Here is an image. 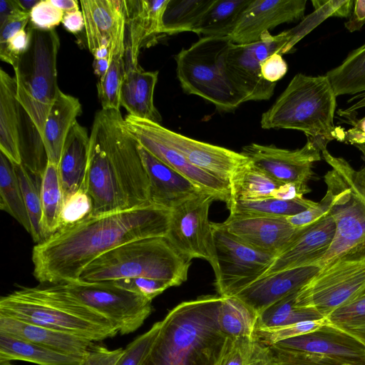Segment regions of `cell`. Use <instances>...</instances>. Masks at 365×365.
<instances>
[{
  "label": "cell",
  "instance_id": "1",
  "mask_svg": "<svg viewBox=\"0 0 365 365\" xmlns=\"http://www.w3.org/2000/svg\"><path fill=\"white\" fill-rule=\"evenodd\" d=\"M171 211L150 205L90 215L34 247V276L44 285L78 282L83 269L106 252L134 240L166 236Z\"/></svg>",
  "mask_w": 365,
  "mask_h": 365
},
{
  "label": "cell",
  "instance_id": "2",
  "mask_svg": "<svg viewBox=\"0 0 365 365\" xmlns=\"http://www.w3.org/2000/svg\"><path fill=\"white\" fill-rule=\"evenodd\" d=\"M123 119L120 110L103 109L93 119L84 184L92 215L153 205L138 144Z\"/></svg>",
  "mask_w": 365,
  "mask_h": 365
},
{
  "label": "cell",
  "instance_id": "3",
  "mask_svg": "<svg viewBox=\"0 0 365 365\" xmlns=\"http://www.w3.org/2000/svg\"><path fill=\"white\" fill-rule=\"evenodd\" d=\"M222 301L201 296L172 309L140 365H220L234 341L220 327Z\"/></svg>",
  "mask_w": 365,
  "mask_h": 365
},
{
  "label": "cell",
  "instance_id": "4",
  "mask_svg": "<svg viewBox=\"0 0 365 365\" xmlns=\"http://www.w3.org/2000/svg\"><path fill=\"white\" fill-rule=\"evenodd\" d=\"M0 317L44 327L97 342L118 334L106 318L59 284L22 287L1 297Z\"/></svg>",
  "mask_w": 365,
  "mask_h": 365
},
{
  "label": "cell",
  "instance_id": "5",
  "mask_svg": "<svg viewBox=\"0 0 365 365\" xmlns=\"http://www.w3.org/2000/svg\"><path fill=\"white\" fill-rule=\"evenodd\" d=\"M336 96L327 76L296 74L261 118L264 129H293L309 138L344 142L346 131L334 124Z\"/></svg>",
  "mask_w": 365,
  "mask_h": 365
},
{
  "label": "cell",
  "instance_id": "6",
  "mask_svg": "<svg viewBox=\"0 0 365 365\" xmlns=\"http://www.w3.org/2000/svg\"><path fill=\"white\" fill-rule=\"evenodd\" d=\"M191 260L181 255L167 237L134 240L102 255L81 274L82 283L112 282L133 277L165 280L173 287L187 279Z\"/></svg>",
  "mask_w": 365,
  "mask_h": 365
},
{
  "label": "cell",
  "instance_id": "7",
  "mask_svg": "<svg viewBox=\"0 0 365 365\" xmlns=\"http://www.w3.org/2000/svg\"><path fill=\"white\" fill-rule=\"evenodd\" d=\"M321 153L332 168L324 181L333 195L329 214L336 225L328 251L315 264L323 267L341 258L365 257V167L356 170L327 148Z\"/></svg>",
  "mask_w": 365,
  "mask_h": 365
},
{
  "label": "cell",
  "instance_id": "8",
  "mask_svg": "<svg viewBox=\"0 0 365 365\" xmlns=\"http://www.w3.org/2000/svg\"><path fill=\"white\" fill-rule=\"evenodd\" d=\"M31 28L27 51L13 67L16 99L41 140L49 110L60 90L57 82V55L60 41L55 29Z\"/></svg>",
  "mask_w": 365,
  "mask_h": 365
},
{
  "label": "cell",
  "instance_id": "9",
  "mask_svg": "<svg viewBox=\"0 0 365 365\" xmlns=\"http://www.w3.org/2000/svg\"><path fill=\"white\" fill-rule=\"evenodd\" d=\"M230 37H201L175 56L176 73L187 94L196 95L220 112H232L245 103L230 81L225 58Z\"/></svg>",
  "mask_w": 365,
  "mask_h": 365
},
{
  "label": "cell",
  "instance_id": "10",
  "mask_svg": "<svg viewBox=\"0 0 365 365\" xmlns=\"http://www.w3.org/2000/svg\"><path fill=\"white\" fill-rule=\"evenodd\" d=\"M294 29L272 36L262 34L257 42L240 45L232 43L225 58L227 76L244 102L269 99L276 83L266 81L261 76L260 65L270 55L288 53L298 42Z\"/></svg>",
  "mask_w": 365,
  "mask_h": 365
},
{
  "label": "cell",
  "instance_id": "11",
  "mask_svg": "<svg viewBox=\"0 0 365 365\" xmlns=\"http://www.w3.org/2000/svg\"><path fill=\"white\" fill-rule=\"evenodd\" d=\"M212 230L217 264L215 287L221 297L235 296L262 277L276 258L240 240L223 222H212Z\"/></svg>",
  "mask_w": 365,
  "mask_h": 365
},
{
  "label": "cell",
  "instance_id": "12",
  "mask_svg": "<svg viewBox=\"0 0 365 365\" xmlns=\"http://www.w3.org/2000/svg\"><path fill=\"white\" fill-rule=\"evenodd\" d=\"M365 287V257L341 258L326 266L297 292L295 306L327 317Z\"/></svg>",
  "mask_w": 365,
  "mask_h": 365
},
{
  "label": "cell",
  "instance_id": "13",
  "mask_svg": "<svg viewBox=\"0 0 365 365\" xmlns=\"http://www.w3.org/2000/svg\"><path fill=\"white\" fill-rule=\"evenodd\" d=\"M123 125L128 132L139 133L158 140L179 153L193 165L227 182L249 161L241 153L192 139L148 120L127 115Z\"/></svg>",
  "mask_w": 365,
  "mask_h": 365
},
{
  "label": "cell",
  "instance_id": "14",
  "mask_svg": "<svg viewBox=\"0 0 365 365\" xmlns=\"http://www.w3.org/2000/svg\"><path fill=\"white\" fill-rule=\"evenodd\" d=\"M58 284L69 294L109 320L120 335L134 332L152 312L151 300L110 282Z\"/></svg>",
  "mask_w": 365,
  "mask_h": 365
},
{
  "label": "cell",
  "instance_id": "15",
  "mask_svg": "<svg viewBox=\"0 0 365 365\" xmlns=\"http://www.w3.org/2000/svg\"><path fill=\"white\" fill-rule=\"evenodd\" d=\"M214 200L212 195L204 192L174 207L165 236L184 257L204 259L213 271L217 264L209 210Z\"/></svg>",
  "mask_w": 365,
  "mask_h": 365
},
{
  "label": "cell",
  "instance_id": "16",
  "mask_svg": "<svg viewBox=\"0 0 365 365\" xmlns=\"http://www.w3.org/2000/svg\"><path fill=\"white\" fill-rule=\"evenodd\" d=\"M321 150L316 141L307 137L306 144L294 150L251 143L241 153L257 168L277 182L307 185L314 175L312 168L321 160Z\"/></svg>",
  "mask_w": 365,
  "mask_h": 365
},
{
  "label": "cell",
  "instance_id": "17",
  "mask_svg": "<svg viewBox=\"0 0 365 365\" xmlns=\"http://www.w3.org/2000/svg\"><path fill=\"white\" fill-rule=\"evenodd\" d=\"M87 47L93 54L110 51V59L124 57L125 49V0H81Z\"/></svg>",
  "mask_w": 365,
  "mask_h": 365
},
{
  "label": "cell",
  "instance_id": "18",
  "mask_svg": "<svg viewBox=\"0 0 365 365\" xmlns=\"http://www.w3.org/2000/svg\"><path fill=\"white\" fill-rule=\"evenodd\" d=\"M306 0H252L229 36L232 43L257 42L278 25L304 19Z\"/></svg>",
  "mask_w": 365,
  "mask_h": 365
},
{
  "label": "cell",
  "instance_id": "19",
  "mask_svg": "<svg viewBox=\"0 0 365 365\" xmlns=\"http://www.w3.org/2000/svg\"><path fill=\"white\" fill-rule=\"evenodd\" d=\"M271 346L341 361L365 364V344L329 323L316 331Z\"/></svg>",
  "mask_w": 365,
  "mask_h": 365
},
{
  "label": "cell",
  "instance_id": "20",
  "mask_svg": "<svg viewBox=\"0 0 365 365\" xmlns=\"http://www.w3.org/2000/svg\"><path fill=\"white\" fill-rule=\"evenodd\" d=\"M227 230L255 250L277 257L301 228L286 217L230 216L223 222Z\"/></svg>",
  "mask_w": 365,
  "mask_h": 365
},
{
  "label": "cell",
  "instance_id": "21",
  "mask_svg": "<svg viewBox=\"0 0 365 365\" xmlns=\"http://www.w3.org/2000/svg\"><path fill=\"white\" fill-rule=\"evenodd\" d=\"M169 0H125V70L138 64L141 48L158 35L164 34L163 16Z\"/></svg>",
  "mask_w": 365,
  "mask_h": 365
},
{
  "label": "cell",
  "instance_id": "22",
  "mask_svg": "<svg viewBox=\"0 0 365 365\" xmlns=\"http://www.w3.org/2000/svg\"><path fill=\"white\" fill-rule=\"evenodd\" d=\"M335 231V222L330 214L310 225L302 227L293 240L276 257L263 276L284 269L316 264L328 251Z\"/></svg>",
  "mask_w": 365,
  "mask_h": 365
},
{
  "label": "cell",
  "instance_id": "23",
  "mask_svg": "<svg viewBox=\"0 0 365 365\" xmlns=\"http://www.w3.org/2000/svg\"><path fill=\"white\" fill-rule=\"evenodd\" d=\"M320 269L312 264L272 273L261 277L233 297L242 301L258 315L272 304L297 292Z\"/></svg>",
  "mask_w": 365,
  "mask_h": 365
},
{
  "label": "cell",
  "instance_id": "24",
  "mask_svg": "<svg viewBox=\"0 0 365 365\" xmlns=\"http://www.w3.org/2000/svg\"><path fill=\"white\" fill-rule=\"evenodd\" d=\"M138 150L148 176L153 205L173 210L205 192L140 145Z\"/></svg>",
  "mask_w": 365,
  "mask_h": 365
},
{
  "label": "cell",
  "instance_id": "25",
  "mask_svg": "<svg viewBox=\"0 0 365 365\" xmlns=\"http://www.w3.org/2000/svg\"><path fill=\"white\" fill-rule=\"evenodd\" d=\"M230 201L265 198L292 200L309 192L307 185L276 181L250 160L242 165L229 181Z\"/></svg>",
  "mask_w": 365,
  "mask_h": 365
},
{
  "label": "cell",
  "instance_id": "26",
  "mask_svg": "<svg viewBox=\"0 0 365 365\" xmlns=\"http://www.w3.org/2000/svg\"><path fill=\"white\" fill-rule=\"evenodd\" d=\"M128 133L138 145L205 192L212 195L216 200L226 204L230 202L229 182L193 165L179 153L154 138L139 133Z\"/></svg>",
  "mask_w": 365,
  "mask_h": 365
},
{
  "label": "cell",
  "instance_id": "27",
  "mask_svg": "<svg viewBox=\"0 0 365 365\" xmlns=\"http://www.w3.org/2000/svg\"><path fill=\"white\" fill-rule=\"evenodd\" d=\"M0 333L62 354L85 356L96 342L11 318L0 317Z\"/></svg>",
  "mask_w": 365,
  "mask_h": 365
},
{
  "label": "cell",
  "instance_id": "28",
  "mask_svg": "<svg viewBox=\"0 0 365 365\" xmlns=\"http://www.w3.org/2000/svg\"><path fill=\"white\" fill-rule=\"evenodd\" d=\"M21 106L16 99L15 79L0 69V150L14 165L22 164L21 155Z\"/></svg>",
  "mask_w": 365,
  "mask_h": 365
},
{
  "label": "cell",
  "instance_id": "29",
  "mask_svg": "<svg viewBox=\"0 0 365 365\" xmlns=\"http://www.w3.org/2000/svg\"><path fill=\"white\" fill-rule=\"evenodd\" d=\"M89 144L86 128L76 122L66 138L58 165L64 200L84 188Z\"/></svg>",
  "mask_w": 365,
  "mask_h": 365
},
{
  "label": "cell",
  "instance_id": "30",
  "mask_svg": "<svg viewBox=\"0 0 365 365\" xmlns=\"http://www.w3.org/2000/svg\"><path fill=\"white\" fill-rule=\"evenodd\" d=\"M81 113L79 100L59 90L46 118L42 136L48 162L58 165L66 138Z\"/></svg>",
  "mask_w": 365,
  "mask_h": 365
},
{
  "label": "cell",
  "instance_id": "31",
  "mask_svg": "<svg viewBox=\"0 0 365 365\" xmlns=\"http://www.w3.org/2000/svg\"><path fill=\"white\" fill-rule=\"evenodd\" d=\"M125 71L120 106L125 108L128 115L160 123L162 118L153 101L158 71H145L140 66Z\"/></svg>",
  "mask_w": 365,
  "mask_h": 365
},
{
  "label": "cell",
  "instance_id": "32",
  "mask_svg": "<svg viewBox=\"0 0 365 365\" xmlns=\"http://www.w3.org/2000/svg\"><path fill=\"white\" fill-rule=\"evenodd\" d=\"M251 1L214 0L192 32L202 37H229Z\"/></svg>",
  "mask_w": 365,
  "mask_h": 365
},
{
  "label": "cell",
  "instance_id": "33",
  "mask_svg": "<svg viewBox=\"0 0 365 365\" xmlns=\"http://www.w3.org/2000/svg\"><path fill=\"white\" fill-rule=\"evenodd\" d=\"M84 356L62 354L0 333V359L38 365H81Z\"/></svg>",
  "mask_w": 365,
  "mask_h": 365
},
{
  "label": "cell",
  "instance_id": "34",
  "mask_svg": "<svg viewBox=\"0 0 365 365\" xmlns=\"http://www.w3.org/2000/svg\"><path fill=\"white\" fill-rule=\"evenodd\" d=\"M317 202L298 197L292 200L265 198L232 200L227 205L230 216L287 217L314 206Z\"/></svg>",
  "mask_w": 365,
  "mask_h": 365
},
{
  "label": "cell",
  "instance_id": "35",
  "mask_svg": "<svg viewBox=\"0 0 365 365\" xmlns=\"http://www.w3.org/2000/svg\"><path fill=\"white\" fill-rule=\"evenodd\" d=\"M64 202L58 165L48 162L41 178L42 231L44 240L60 229Z\"/></svg>",
  "mask_w": 365,
  "mask_h": 365
},
{
  "label": "cell",
  "instance_id": "36",
  "mask_svg": "<svg viewBox=\"0 0 365 365\" xmlns=\"http://www.w3.org/2000/svg\"><path fill=\"white\" fill-rule=\"evenodd\" d=\"M0 208L30 234L31 226L15 165L0 153Z\"/></svg>",
  "mask_w": 365,
  "mask_h": 365
},
{
  "label": "cell",
  "instance_id": "37",
  "mask_svg": "<svg viewBox=\"0 0 365 365\" xmlns=\"http://www.w3.org/2000/svg\"><path fill=\"white\" fill-rule=\"evenodd\" d=\"M336 96L365 91V44L327 74Z\"/></svg>",
  "mask_w": 365,
  "mask_h": 365
},
{
  "label": "cell",
  "instance_id": "38",
  "mask_svg": "<svg viewBox=\"0 0 365 365\" xmlns=\"http://www.w3.org/2000/svg\"><path fill=\"white\" fill-rule=\"evenodd\" d=\"M257 314L236 297H222L218 321L221 331L235 339L255 338Z\"/></svg>",
  "mask_w": 365,
  "mask_h": 365
},
{
  "label": "cell",
  "instance_id": "39",
  "mask_svg": "<svg viewBox=\"0 0 365 365\" xmlns=\"http://www.w3.org/2000/svg\"><path fill=\"white\" fill-rule=\"evenodd\" d=\"M297 292L282 298L260 312L257 315L256 329L279 327L325 317L314 309L296 307Z\"/></svg>",
  "mask_w": 365,
  "mask_h": 365
},
{
  "label": "cell",
  "instance_id": "40",
  "mask_svg": "<svg viewBox=\"0 0 365 365\" xmlns=\"http://www.w3.org/2000/svg\"><path fill=\"white\" fill-rule=\"evenodd\" d=\"M214 0H169L163 16L164 34L192 31Z\"/></svg>",
  "mask_w": 365,
  "mask_h": 365
},
{
  "label": "cell",
  "instance_id": "41",
  "mask_svg": "<svg viewBox=\"0 0 365 365\" xmlns=\"http://www.w3.org/2000/svg\"><path fill=\"white\" fill-rule=\"evenodd\" d=\"M30 219V235L36 243L44 241L42 231L41 178L29 172L22 164L15 165Z\"/></svg>",
  "mask_w": 365,
  "mask_h": 365
},
{
  "label": "cell",
  "instance_id": "42",
  "mask_svg": "<svg viewBox=\"0 0 365 365\" xmlns=\"http://www.w3.org/2000/svg\"><path fill=\"white\" fill-rule=\"evenodd\" d=\"M326 318L329 324L365 344V287Z\"/></svg>",
  "mask_w": 365,
  "mask_h": 365
},
{
  "label": "cell",
  "instance_id": "43",
  "mask_svg": "<svg viewBox=\"0 0 365 365\" xmlns=\"http://www.w3.org/2000/svg\"><path fill=\"white\" fill-rule=\"evenodd\" d=\"M269 345L255 338L234 339L220 365H272Z\"/></svg>",
  "mask_w": 365,
  "mask_h": 365
},
{
  "label": "cell",
  "instance_id": "44",
  "mask_svg": "<svg viewBox=\"0 0 365 365\" xmlns=\"http://www.w3.org/2000/svg\"><path fill=\"white\" fill-rule=\"evenodd\" d=\"M126 71L124 57L112 59L106 73L97 83L98 99L103 110H120V91Z\"/></svg>",
  "mask_w": 365,
  "mask_h": 365
},
{
  "label": "cell",
  "instance_id": "45",
  "mask_svg": "<svg viewBox=\"0 0 365 365\" xmlns=\"http://www.w3.org/2000/svg\"><path fill=\"white\" fill-rule=\"evenodd\" d=\"M328 323L326 317L314 320H307L294 324L269 329H257L255 339L272 345L276 342L298 336L316 331Z\"/></svg>",
  "mask_w": 365,
  "mask_h": 365
},
{
  "label": "cell",
  "instance_id": "46",
  "mask_svg": "<svg viewBox=\"0 0 365 365\" xmlns=\"http://www.w3.org/2000/svg\"><path fill=\"white\" fill-rule=\"evenodd\" d=\"M269 346L272 354V365H365Z\"/></svg>",
  "mask_w": 365,
  "mask_h": 365
},
{
  "label": "cell",
  "instance_id": "47",
  "mask_svg": "<svg viewBox=\"0 0 365 365\" xmlns=\"http://www.w3.org/2000/svg\"><path fill=\"white\" fill-rule=\"evenodd\" d=\"M160 327V321L127 345L115 365H140L155 341Z\"/></svg>",
  "mask_w": 365,
  "mask_h": 365
},
{
  "label": "cell",
  "instance_id": "48",
  "mask_svg": "<svg viewBox=\"0 0 365 365\" xmlns=\"http://www.w3.org/2000/svg\"><path fill=\"white\" fill-rule=\"evenodd\" d=\"M91 212V200L86 190L82 188L65 200L59 230L83 220Z\"/></svg>",
  "mask_w": 365,
  "mask_h": 365
},
{
  "label": "cell",
  "instance_id": "49",
  "mask_svg": "<svg viewBox=\"0 0 365 365\" xmlns=\"http://www.w3.org/2000/svg\"><path fill=\"white\" fill-rule=\"evenodd\" d=\"M110 282L120 287L144 296L151 301L167 289L173 287L168 281L145 277L125 278Z\"/></svg>",
  "mask_w": 365,
  "mask_h": 365
},
{
  "label": "cell",
  "instance_id": "50",
  "mask_svg": "<svg viewBox=\"0 0 365 365\" xmlns=\"http://www.w3.org/2000/svg\"><path fill=\"white\" fill-rule=\"evenodd\" d=\"M64 13L51 0H40L30 11V26L40 30H52L62 22Z\"/></svg>",
  "mask_w": 365,
  "mask_h": 365
},
{
  "label": "cell",
  "instance_id": "51",
  "mask_svg": "<svg viewBox=\"0 0 365 365\" xmlns=\"http://www.w3.org/2000/svg\"><path fill=\"white\" fill-rule=\"evenodd\" d=\"M333 204V195L327 190L319 202L297 215L286 217L293 227L302 228L310 225L329 214Z\"/></svg>",
  "mask_w": 365,
  "mask_h": 365
},
{
  "label": "cell",
  "instance_id": "52",
  "mask_svg": "<svg viewBox=\"0 0 365 365\" xmlns=\"http://www.w3.org/2000/svg\"><path fill=\"white\" fill-rule=\"evenodd\" d=\"M31 41V28L22 29L0 46L1 61L14 67L19 58L27 51Z\"/></svg>",
  "mask_w": 365,
  "mask_h": 365
},
{
  "label": "cell",
  "instance_id": "53",
  "mask_svg": "<svg viewBox=\"0 0 365 365\" xmlns=\"http://www.w3.org/2000/svg\"><path fill=\"white\" fill-rule=\"evenodd\" d=\"M123 351L122 348L110 350L103 345L95 344L84 356L81 365H115Z\"/></svg>",
  "mask_w": 365,
  "mask_h": 365
},
{
  "label": "cell",
  "instance_id": "54",
  "mask_svg": "<svg viewBox=\"0 0 365 365\" xmlns=\"http://www.w3.org/2000/svg\"><path fill=\"white\" fill-rule=\"evenodd\" d=\"M30 21V13L21 9L15 11L0 25V46L14 34L25 29Z\"/></svg>",
  "mask_w": 365,
  "mask_h": 365
},
{
  "label": "cell",
  "instance_id": "55",
  "mask_svg": "<svg viewBox=\"0 0 365 365\" xmlns=\"http://www.w3.org/2000/svg\"><path fill=\"white\" fill-rule=\"evenodd\" d=\"M288 66L279 53H274L266 58L260 65L262 77L267 82L276 83L287 73Z\"/></svg>",
  "mask_w": 365,
  "mask_h": 365
},
{
  "label": "cell",
  "instance_id": "56",
  "mask_svg": "<svg viewBox=\"0 0 365 365\" xmlns=\"http://www.w3.org/2000/svg\"><path fill=\"white\" fill-rule=\"evenodd\" d=\"M350 123L351 128L346 131L344 141L346 143L356 145H365V117L361 119H356L351 117Z\"/></svg>",
  "mask_w": 365,
  "mask_h": 365
},
{
  "label": "cell",
  "instance_id": "57",
  "mask_svg": "<svg viewBox=\"0 0 365 365\" xmlns=\"http://www.w3.org/2000/svg\"><path fill=\"white\" fill-rule=\"evenodd\" d=\"M365 24V0H356L349 20L345 22L346 29L350 31H359Z\"/></svg>",
  "mask_w": 365,
  "mask_h": 365
},
{
  "label": "cell",
  "instance_id": "58",
  "mask_svg": "<svg viewBox=\"0 0 365 365\" xmlns=\"http://www.w3.org/2000/svg\"><path fill=\"white\" fill-rule=\"evenodd\" d=\"M61 23L68 31L74 34L81 32L85 28L83 14L80 10L64 14Z\"/></svg>",
  "mask_w": 365,
  "mask_h": 365
},
{
  "label": "cell",
  "instance_id": "59",
  "mask_svg": "<svg viewBox=\"0 0 365 365\" xmlns=\"http://www.w3.org/2000/svg\"><path fill=\"white\" fill-rule=\"evenodd\" d=\"M20 9L16 0H0V25L9 16Z\"/></svg>",
  "mask_w": 365,
  "mask_h": 365
},
{
  "label": "cell",
  "instance_id": "60",
  "mask_svg": "<svg viewBox=\"0 0 365 365\" xmlns=\"http://www.w3.org/2000/svg\"><path fill=\"white\" fill-rule=\"evenodd\" d=\"M51 3L60 9L64 14L72 13L79 10L76 0H51Z\"/></svg>",
  "mask_w": 365,
  "mask_h": 365
},
{
  "label": "cell",
  "instance_id": "61",
  "mask_svg": "<svg viewBox=\"0 0 365 365\" xmlns=\"http://www.w3.org/2000/svg\"><path fill=\"white\" fill-rule=\"evenodd\" d=\"M111 61L108 58H94L93 67L94 73L101 78L108 71Z\"/></svg>",
  "mask_w": 365,
  "mask_h": 365
},
{
  "label": "cell",
  "instance_id": "62",
  "mask_svg": "<svg viewBox=\"0 0 365 365\" xmlns=\"http://www.w3.org/2000/svg\"><path fill=\"white\" fill-rule=\"evenodd\" d=\"M16 1L22 10L30 13L40 0H16Z\"/></svg>",
  "mask_w": 365,
  "mask_h": 365
},
{
  "label": "cell",
  "instance_id": "63",
  "mask_svg": "<svg viewBox=\"0 0 365 365\" xmlns=\"http://www.w3.org/2000/svg\"><path fill=\"white\" fill-rule=\"evenodd\" d=\"M0 365H14L11 361L0 359Z\"/></svg>",
  "mask_w": 365,
  "mask_h": 365
}]
</instances>
